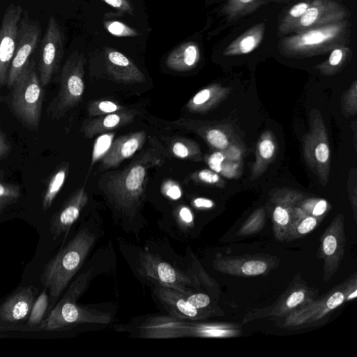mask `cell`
<instances>
[{
    "instance_id": "cell-1",
    "label": "cell",
    "mask_w": 357,
    "mask_h": 357,
    "mask_svg": "<svg viewBox=\"0 0 357 357\" xmlns=\"http://www.w3.org/2000/svg\"><path fill=\"white\" fill-rule=\"evenodd\" d=\"M96 236L88 229L79 230L44 266L40 280L50 295L53 307L61 294L82 266L93 247Z\"/></svg>"
},
{
    "instance_id": "cell-2",
    "label": "cell",
    "mask_w": 357,
    "mask_h": 357,
    "mask_svg": "<svg viewBox=\"0 0 357 357\" xmlns=\"http://www.w3.org/2000/svg\"><path fill=\"white\" fill-rule=\"evenodd\" d=\"M92 268L79 274L73 282L62 298L54 306L47 318L41 322V328L56 331L82 324H107L112 320L109 313L77 304L93 278Z\"/></svg>"
},
{
    "instance_id": "cell-3",
    "label": "cell",
    "mask_w": 357,
    "mask_h": 357,
    "mask_svg": "<svg viewBox=\"0 0 357 357\" xmlns=\"http://www.w3.org/2000/svg\"><path fill=\"white\" fill-rule=\"evenodd\" d=\"M153 153L146 151L121 172L110 176L105 185V193L114 204L130 215L142 199L149 170L160 164V158Z\"/></svg>"
},
{
    "instance_id": "cell-4",
    "label": "cell",
    "mask_w": 357,
    "mask_h": 357,
    "mask_svg": "<svg viewBox=\"0 0 357 357\" xmlns=\"http://www.w3.org/2000/svg\"><path fill=\"white\" fill-rule=\"evenodd\" d=\"M11 87L14 113L24 124L36 129L40 121L44 92L34 62H29Z\"/></svg>"
},
{
    "instance_id": "cell-5",
    "label": "cell",
    "mask_w": 357,
    "mask_h": 357,
    "mask_svg": "<svg viewBox=\"0 0 357 357\" xmlns=\"http://www.w3.org/2000/svg\"><path fill=\"white\" fill-rule=\"evenodd\" d=\"M303 156L310 169L322 186L329 181L331 149L327 129L320 111L311 109L309 131L303 138Z\"/></svg>"
},
{
    "instance_id": "cell-6",
    "label": "cell",
    "mask_w": 357,
    "mask_h": 357,
    "mask_svg": "<svg viewBox=\"0 0 357 357\" xmlns=\"http://www.w3.org/2000/svg\"><path fill=\"white\" fill-rule=\"evenodd\" d=\"M84 56L74 52L64 63L57 96L49 107L53 118H60L81 100L84 91Z\"/></svg>"
},
{
    "instance_id": "cell-7",
    "label": "cell",
    "mask_w": 357,
    "mask_h": 357,
    "mask_svg": "<svg viewBox=\"0 0 357 357\" xmlns=\"http://www.w3.org/2000/svg\"><path fill=\"white\" fill-rule=\"evenodd\" d=\"M138 269L142 275L158 286L172 288L185 295L191 293L188 288L194 284L191 274L173 267L155 254L141 252L138 258Z\"/></svg>"
},
{
    "instance_id": "cell-8",
    "label": "cell",
    "mask_w": 357,
    "mask_h": 357,
    "mask_svg": "<svg viewBox=\"0 0 357 357\" xmlns=\"http://www.w3.org/2000/svg\"><path fill=\"white\" fill-rule=\"evenodd\" d=\"M63 52V36L54 17L49 19L45 34L41 43L39 60V81L43 87L52 80Z\"/></svg>"
},
{
    "instance_id": "cell-9",
    "label": "cell",
    "mask_w": 357,
    "mask_h": 357,
    "mask_svg": "<svg viewBox=\"0 0 357 357\" xmlns=\"http://www.w3.org/2000/svg\"><path fill=\"white\" fill-rule=\"evenodd\" d=\"M40 35L38 22L28 17L20 19L15 54L10 63L7 86L11 87L17 77L29 63V57L36 49Z\"/></svg>"
},
{
    "instance_id": "cell-10",
    "label": "cell",
    "mask_w": 357,
    "mask_h": 357,
    "mask_svg": "<svg viewBox=\"0 0 357 357\" xmlns=\"http://www.w3.org/2000/svg\"><path fill=\"white\" fill-rule=\"evenodd\" d=\"M22 13L19 5L10 4L0 26V85L7 83L9 69L17 43L18 26Z\"/></svg>"
},
{
    "instance_id": "cell-11",
    "label": "cell",
    "mask_w": 357,
    "mask_h": 357,
    "mask_svg": "<svg viewBox=\"0 0 357 357\" xmlns=\"http://www.w3.org/2000/svg\"><path fill=\"white\" fill-rule=\"evenodd\" d=\"M175 123L197 133L216 151H225L231 145L236 144L235 135L227 126L190 119H179Z\"/></svg>"
},
{
    "instance_id": "cell-12",
    "label": "cell",
    "mask_w": 357,
    "mask_h": 357,
    "mask_svg": "<svg viewBox=\"0 0 357 357\" xmlns=\"http://www.w3.org/2000/svg\"><path fill=\"white\" fill-rule=\"evenodd\" d=\"M37 292L31 285L17 289L0 305V322L17 324L29 318Z\"/></svg>"
},
{
    "instance_id": "cell-13",
    "label": "cell",
    "mask_w": 357,
    "mask_h": 357,
    "mask_svg": "<svg viewBox=\"0 0 357 357\" xmlns=\"http://www.w3.org/2000/svg\"><path fill=\"white\" fill-rule=\"evenodd\" d=\"M87 202L88 195L84 187L74 192L60 210L53 215L50 221V231L53 240L68 233Z\"/></svg>"
},
{
    "instance_id": "cell-14",
    "label": "cell",
    "mask_w": 357,
    "mask_h": 357,
    "mask_svg": "<svg viewBox=\"0 0 357 357\" xmlns=\"http://www.w3.org/2000/svg\"><path fill=\"white\" fill-rule=\"evenodd\" d=\"M105 66L109 75L123 83H141L144 75L138 67L123 54L111 49L105 50Z\"/></svg>"
},
{
    "instance_id": "cell-15",
    "label": "cell",
    "mask_w": 357,
    "mask_h": 357,
    "mask_svg": "<svg viewBox=\"0 0 357 357\" xmlns=\"http://www.w3.org/2000/svg\"><path fill=\"white\" fill-rule=\"evenodd\" d=\"M146 133L139 131L118 137L113 141L107 153L102 158L101 167L107 169L118 166L131 157L144 144Z\"/></svg>"
},
{
    "instance_id": "cell-16",
    "label": "cell",
    "mask_w": 357,
    "mask_h": 357,
    "mask_svg": "<svg viewBox=\"0 0 357 357\" xmlns=\"http://www.w3.org/2000/svg\"><path fill=\"white\" fill-rule=\"evenodd\" d=\"M155 293L170 316L181 319H195L200 317V310L193 307L187 301L185 294L179 291L158 286Z\"/></svg>"
},
{
    "instance_id": "cell-17",
    "label": "cell",
    "mask_w": 357,
    "mask_h": 357,
    "mask_svg": "<svg viewBox=\"0 0 357 357\" xmlns=\"http://www.w3.org/2000/svg\"><path fill=\"white\" fill-rule=\"evenodd\" d=\"M137 114L136 110L126 109L122 111L99 116L88 121L84 126L83 132L84 136L88 138L98 134L108 132L131 122Z\"/></svg>"
},
{
    "instance_id": "cell-18",
    "label": "cell",
    "mask_w": 357,
    "mask_h": 357,
    "mask_svg": "<svg viewBox=\"0 0 357 357\" xmlns=\"http://www.w3.org/2000/svg\"><path fill=\"white\" fill-rule=\"evenodd\" d=\"M277 151V142L271 130H266L260 135L255 149V160L251 168L250 180L259 178L273 160Z\"/></svg>"
},
{
    "instance_id": "cell-19",
    "label": "cell",
    "mask_w": 357,
    "mask_h": 357,
    "mask_svg": "<svg viewBox=\"0 0 357 357\" xmlns=\"http://www.w3.org/2000/svg\"><path fill=\"white\" fill-rule=\"evenodd\" d=\"M231 89L215 84L199 91L186 105L192 112H206L224 101L231 92Z\"/></svg>"
},
{
    "instance_id": "cell-20",
    "label": "cell",
    "mask_w": 357,
    "mask_h": 357,
    "mask_svg": "<svg viewBox=\"0 0 357 357\" xmlns=\"http://www.w3.org/2000/svg\"><path fill=\"white\" fill-rule=\"evenodd\" d=\"M199 59V51L195 44L183 43L174 49L167 56V66L175 71H186L192 69Z\"/></svg>"
},
{
    "instance_id": "cell-21",
    "label": "cell",
    "mask_w": 357,
    "mask_h": 357,
    "mask_svg": "<svg viewBox=\"0 0 357 357\" xmlns=\"http://www.w3.org/2000/svg\"><path fill=\"white\" fill-rule=\"evenodd\" d=\"M169 150L175 157L194 161L202 160V151L194 141L185 138H174L169 143Z\"/></svg>"
},
{
    "instance_id": "cell-22",
    "label": "cell",
    "mask_w": 357,
    "mask_h": 357,
    "mask_svg": "<svg viewBox=\"0 0 357 357\" xmlns=\"http://www.w3.org/2000/svg\"><path fill=\"white\" fill-rule=\"evenodd\" d=\"M68 172V165L59 167L52 176L43 197L42 207L47 211L51 207L54 199L63 187Z\"/></svg>"
},
{
    "instance_id": "cell-23",
    "label": "cell",
    "mask_w": 357,
    "mask_h": 357,
    "mask_svg": "<svg viewBox=\"0 0 357 357\" xmlns=\"http://www.w3.org/2000/svg\"><path fill=\"white\" fill-rule=\"evenodd\" d=\"M49 303V298L45 289L36 298L33 304L27 321L29 326L35 327L41 324L48 308Z\"/></svg>"
},
{
    "instance_id": "cell-24",
    "label": "cell",
    "mask_w": 357,
    "mask_h": 357,
    "mask_svg": "<svg viewBox=\"0 0 357 357\" xmlns=\"http://www.w3.org/2000/svg\"><path fill=\"white\" fill-rule=\"evenodd\" d=\"M114 137V132H105L98 137L94 142L92 151L91 162L90 170L95 163L102 159L103 156L107 153L110 149L113 139Z\"/></svg>"
},
{
    "instance_id": "cell-25",
    "label": "cell",
    "mask_w": 357,
    "mask_h": 357,
    "mask_svg": "<svg viewBox=\"0 0 357 357\" xmlns=\"http://www.w3.org/2000/svg\"><path fill=\"white\" fill-rule=\"evenodd\" d=\"M124 109L123 106L108 100L93 101L88 105V113L91 116H99Z\"/></svg>"
},
{
    "instance_id": "cell-26",
    "label": "cell",
    "mask_w": 357,
    "mask_h": 357,
    "mask_svg": "<svg viewBox=\"0 0 357 357\" xmlns=\"http://www.w3.org/2000/svg\"><path fill=\"white\" fill-rule=\"evenodd\" d=\"M341 108L346 117L354 116L357 112V82L355 81L342 95Z\"/></svg>"
},
{
    "instance_id": "cell-27",
    "label": "cell",
    "mask_w": 357,
    "mask_h": 357,
    "mask_svg": "<svg viewBox=\"0 0 357 357\" xmlns=\"http://www.w3.org/2000/svg\"><path fill=\"white\" fill-rule=\"evenodd\" d=\"M192 178L196 182L210 185L222 187L225 184L219 174L211 169H204L196 172L192 175Z\"/></svg>"
},
{
    "instance_id": "cell-28",
    "label": "cell",
    "mask_w": 357,
    "mask_h": 357,
    "mask_svg": "<svg viewBox=\"0 0 357 357\" xmlns=\"http://www.w3.org/2000/svg\"><path fill=\"white\" fill-rule=\"evenodd\" d=\"M21 195L18 185L6 182L0 174V199L12 204L16 202Z\"/></svg>"
},
{
    "instance_id": "cell-29",
    "label": "cell",
    "mask_w": 357,
    "mask_h": 357,
    "mask_svg": "<svg viewBox=\"0 0 357 357\" xmlns=\"http://www.w3.org/2000/svg\"><path fill=\"white\" fill-rule=\"evenodd\" d=\"M105 27L112 35L119 37H134L139 35L135 29L119 21L106 22Z\"/></svg>"
},
{
    "instance_id": "cell-30",
    "label": "cell",
    "mask_w": 357,
    "mask_h": 357,
    "mask_svg": "<svg viewBox=\"0 0 357 357\" xmlns=\"http://www.w3.org/2000/svg\"><path fill=\"white\" fill-rule=\"evenodd\" d=\"M267 265L262 261L252 260L244 263L241 267L243 273L248 275H259L266 271Z\"/></svg>"
},
{
    "instance_id": "cell-31",
    "label": "cell",
    "mask_w": 357,
    "mask_h": 357,
    "mask_svg": "<svg viewBox=\"0 0 357 357\" xmlns=\"http://www.w3.org/2000/svg\"><path fill=\"white\" fill-rule=\"evenodd\" d=\"M162 192L165 196L173 200L178 199L182 196L180 186L172 180H168L163 183Z\"/></svg>"
},
{
    "instance_id": "cell-32",
    "label": "cell",
    "mask_w": 357,
    "mask_h": 357,
    "mask_svg": "<svg viewBox=\"0 0 357 357\" xmlns=\"http://www.w3.org/2000/svg\"><path fill=\"white\" fill-rule=\"evenodd\" d=\"M187 301L197 310L206 307L211 302L210 298L205 294H192L185 295Z\"/></svg>"
},
{
    "instance_id": "cell-33",
    "label": "cell",
    "mask_w": 357,
    "mask_h": 357,
    "mask_svg": "<svg viewBox=\"0 0 357 357\" xmlns=\"http://www.w3.org/2000/svg\"><path fill=\"white\" fill-rule=\"evenodd\" d=\"M226 156L223 151H216L208 156L207 163L211 170L220 174Z\"/></svg>"
},
{
    "instance_id": "cell-34",
    "label": "cell",
    "mask_w": 357,
    "mask_h": 357,
    "mask_svg": "<svg viewBox=\"0 0 357 357\" xmlns=\"http://www.w3.org/2000/svg\"><path fill=\"white\" fill-rule=\"evenodd\" d=\"M305 205L306 207L312 208V213L314 216H319L325 213L328 203L325 199H314L310 200Z\"/></svg>"
},
{
    "instance_id": "cell-35",
    "label": "cell",
    "mask_w": 357,
    "mask_h": 357,
    "mask_svg": "<svg viewBox=\"0 0 357 357\" xmlns=\"http://www.w3.org/2000/svg\"><path fill=\"white\" fill-rule=\"evenodd\" d=\"M274 220L280 225H285L289 221V214L285 206L279 205L275 207L273 212Z\"/></svg>"
},
{
    "instance_id": "cell-36",
    "label": "cell",
    "mask_w": 357,
    "mask_h": 357,
    "mask_svg": "<svg viewBox=\"0 0 357 357\" xmlns=\"http://www.w3.org/2000/svg\"><path fill=\"white\" fill-rule=\"evenodd\" d=\"M325 40L324 35L317 31L308 32L302 36V43L305 45H314L322 43Z\"/></svg>"
},
{
    "instance_id": "cell-37",
    "label": "cell",
    "mask_w": 357,
    "mask_h": 357,
    "mask_svg": "<svg viewBox=\"0 0 357 357\" xmlns=\"http://www.w3.org/2000/svg\"><path fill=\"white\" fill-rule=\"evenodd\" d=\"M108 5L123 13L132 14V7L128 0H102Z\"/></svg>"
},
{
    "instance_id": "cell-38",
    "label": "cell",
    "mask_w": 357,
    "mask_h": 357,
    "mask_svg": "<svg viewBox=\"0 0 357 357\" xmlns=\"http://www.w3.org/2000/svg\"><path fill=\"white\" fill-rule=\"evenodd\" d=\"M318 15V10L316 8L307 9L302 15L301 23L303 26H307L312 24Z\"/></svg>"
},
{
    "instance_id": "cell-39",
    "label": "cell",
    "mask_w": 357,
    "mask_h": 357,
    "mask_svg": "<svg viewBox=\"0 0 357 357\" xmlns=\"http://www.w3.org/2000/svg\"><path fill=\"white\" fill-rule=\"evenodd\" d=\"M317 225V220L313 217L305 218L298 225V231L304 234L312 231Z\"/></svg>"
},
{
    "instance_id": "cell-40",
    "label": "cell",
    "mask_w": 357,
    "mask_h": 357,
    "mask_svg": "<svg viewBox=\"0 0 357 357\" xmlns=\"http://www.w3.org/2000/svg\"><path fill=\"white\" fill-rule=\"evenodd\" d=\"M337 248V241L336 238L332 236H327L323 242V249L324 252L326 255H332Z\"/></svg>"
},
{
    "instance_id": "cell-41",
    "label": "cell",
    "mask_w": 357,
    "mask_h": 357,
    "mask_svg": "<svg viewBox=\"0 0 357 357\" xmlns=\"http://www.w3.org/2000/svg\"><path fill=\"white\" fill-rule=\"evenodd\" d=\"M305 298V294L301 291L292 293L287 299L286 304L289 307H294L302 303Z\"/></svg>"
},
{
    "instance_id": "cell-42",
    "label": "cell",
    "mask_w": 357,
    "mask_h": 357,
    "mask_svg": "<svg viewBox=\"0 0 357 357\" xmlns=\"http://www.w3.org/2000/svg\"><path fill=\"white\" fill-rule=\"evenodd\" d=\"M344 300V294L337 291L333 294L327 301L326 305L330 310H333L342 304Z\"/></svg>"
},
{
    "instance_id": "cell-43",
    "label": "cell",
    "mask_w": 357,
    "mask_h": 357,
    "mask_svg": "<svg viewBox=\"0 0 357 357\" xmlns=\"http://www.w3.org/2000/svg\"><path fill=\"white\" fill-rule=\"evenodd\" d=\"M225 153H229V154H225L226 160H238L241 156V151L240 147L237 146L236 144H234L229 146L227 149L223 151Z\"/></svg>"
},
{
    "instance_id": "cell-44",
    "label": "cell",
    "mask_w": 357,
    "mask_h": 357,
    "mask_svg": "<svg viewBox=\"0 0 357 357\" xmlns=\"http://www.w3.org/2000/svg\"><path fill=\"white\" fill-rule=\"evenodd\" d=\"M255 46V39L252 36H248L244 38L240 43V49L242 53L250 52Z\"/></svg>"
},
{
    "instance_id": "cell-45",
    "label": "cell",
    "mask_w": 357,
    "mask_h": 357,
    "mask_svg": "<svg viewBox=\"0 0 357 357\" xmlns=\"http://www.w3.org/2000/svg\"><path fill=\"white\" fill-rule=\"evenodd\" d=\"M236 170V165H234V163L230 162L229 164H227L225 159L222 163L221 172L220 174L227 177H234Z\"/></svg>"
},
{
    "instance_id": "cell-46",
    "label": "cell",
    "mask_w": 357,
    "mask_h": 357,
    "mask_svg": "<svg viewBox=\"0 0 357 357\" xmlns=\"http://www.w3.org/2000/svg\"><path fill=\"white\" fill-rule=\"evenodd\" d=\"M180 220L185 224H190L193 220V216L191 211L186 206H183L178 212Z\"/></svg>"
},
{
    "instance_id": "cell-47",
    "label": "cell",
    "mask_w": 357,
    "mask_h": 357,
    "mask_svg": "<svg viewBox=\"0 0 357 357\" xmlns=\"http://www.w3.org/2000/svg\"><path fill=\"white\" fill-rule=\"evenodd\" d=\"M342 52L340 49H336L332 52L328 59V63L332 67L339 65L342 59Z\"/></svg>"
},
{
    "instance_id": "cell-48",
    "label": "cell",
    "mask_w": 357,
    "mask_h": 357,
    "mask_svg": "<svg viewBox=\"0 0 357 357\" xmlns=\"http://www.w3.org/2000/svg\"><path fill=\"white\" fill-rule=\"evenodd\" d=\"M193 205L197 208H210L213 206L214 203L212 200L204 198V197H197L195 198L192 202Z\"/></svg>"
},
{
    "instance_id": "cell-49",
    "label": "cell",
    "mask_w": 357,
    "mask_h": 357,
    "mask_svg": "<svg viewBox=\"0 0 357 357\" xmlns=\"http://www.w3.org/2000/svg\"><path fill=\"white\" fill-rule=\"evenodd\" d=\"M307 4L305 3H300L295 5L290 10L289 13L292 17H299L307 9Z\"/></svg>"
},
{
    "instance_id": "cell-50",
    "label": "cell",
    "mask_w": 357,
    "mask_h": 357,
    "mask_svg": "<svg viewBox=\"0 0 357 357\" xmlns=\"http://www.w3.org/2000/svg\"><path fill=\"white\" fill-rule=\"evenodd\" d=\"M10 150V144L5 135L0 130V158L5 155Z\"/></svg>"
},
{
    "instance_id": "cell-51",
    "label": "cell",
    "mask_w": 357,
    "mask_h": 357,
    "mask_svg": "<svg viewBox=\"0 0 357 357\" xmlns=\"http://www.w3.org/2000/svg\"><path fill=\"white\" fill-rule=\"evenodd\" d=\"M9 204H10L9 202H8L6 200L0 199V214L3 212V211L6 208V206H8Z\"/></svg>"
},
{
    "instance_id": "cell-52",
    "label": "cell",
    "mask_w": 357,
    "mask_h": 357,
    "mask_svg": "<svg viewBox=\"0 0 357 357\" xmlns=\"http://www.w3.org/2000/svg\"><path fill=\"white\" fill-rule=\"evenodd\" d=\"M241 2L243 3H248V2H250L252 0H240Z\"/></svg>"
}]
</instances>
